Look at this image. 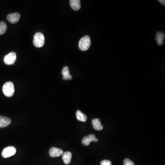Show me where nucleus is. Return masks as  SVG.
<instances>
[{"instance_id": "1", "label": "nucleus", "mask_w": 165, "mask_h": 165, "mask_svg": "<svg viewBox=\"0 0 165 165\" xmlns=\"http://www.w3.org/2000/svg\"><path fill=\"white\" fill-rule=\"evenodd\" d=\"M2 90L4 94L8 97H11L14 94L15 89L14 84L11 82H7L3 85Z\"/></svg>"}, {"instance_id": "2", "label": "nucleus", "mask_w": 165, "mask_h": 165, "mask_svg": "<svg viewBox=\"0 0 165 165\" xmlns=\"http://www.w3.org/2000/svg\"><path fill=\"white\" fill-rule=\"evenodd\" d=\"M91 45V40L89 36L88 35L82 37L79 43V46L80 50L86 51L88 50Z\"/></svg>"}, {"instance_id": "3", "label": "nucleus", "mask_w": 165, "mask_h": 165, "mask_svg": "<svg viewBox=\"0 0 165 165\" xmlns=\"http://www.w3.org/2000/svg\"><path fill=\"white\" fill-rule=\"evenodd\" d=\"M45 42V39L44 35H43L42 33L38 32L34 35L33 43L35 47L38 48L42 47L44 45Z\"/></svg>"}, {"instance_id": "4", "label": "nucleus", "mask_w": 165, "mask_h": 165, "mask_svg": "<svg viewBox=\"0 0 165 165\" xmlns=\"http://www.w3.org/2000/svg\"><path fill=\"white\" fill-rule=\"evenodd\" d=\"M17 59V55L15 53L12 52L5 56L4 62L5 63L8 65L14 63Z\"/></svg>"}, {"instance_id": "5", "label": "nucleus", "mask_w": 165, "mask_h": 165, "mask_svg": "<svg viewBox=\"0 0 165 165\" xmlns=\"http://www.w3.org/2000/svg\"><path fill=\"white\" fill-rule=\"evenodd\" d=\"M16 152V150L15 148L13 146L7 147L2 151V156L4 158H8L15 155Z\"/></svg>"}, {"instance_id": "6", "label": "nucleus", "mask_w": 165, "mask_h": 165, "mask_svg": "<svg viewBox=\"0 0 165 165\" xmlns=\"http://www.w3.org/2000/svg\"><path fill=\"white\" fill-rule=\"evenodd\" d=\"M98 141V140L95 137L94 134H90L84 137L82 140V143L84 146H88L92 141L97 142Z\"/></svg>"}, {"instance_id": "7", "label": "nucleus", "mask_w": 165, "mask_h": 165, "mask_svg": "<svg viewBox=\"0 0 165 165\" xmlns=\"http://www.w3.org/2000/svg\"><path fill=\"white\" fill-rule=\"evenodd\" d=\"M20 18V15L18 12L10 14L7 16V19L10 23L14 24L18 23Z\"/></svg>"}, {"instance_id": "8", "label": "nucleus", "mask_w": 165, "mask_h": 165, "mask_svg": "<svg viewBox=\"0 0 165 165\" xmlns=\"http://www.w3.org/2000/svg\"><path fill=\"white\" fill-rule=\"evenodd\" d=\"M63 154V151L62 149L56 147L50 148L49 151V155L50 157H59Z\"/></svg>"}, {"instance_id": "9", "label": "nucleus", "mask_w": 165, "mask_h": 165, "mask_svg": "<svg viewBox=\"0 0 165 165\" xmlns=\"http://www.w3.org/2000/svg\"><path fill=\"white\" fill-rule=\"evenodd\" d=\"M11 123L9 118L4 116H0V128L6 127Z\"/></svg>"}, {"instance_id": "10", "label": "nucleus", "mask_w": 165, "mask_h": 165, "mask_svg": "<svg viewBox=\"0 0 165 165\" xmlns=\"http://www.w3.org/2000/svg\"><path fill=\"white\" fill-rule=\"evenodd\" d=\"M72 154L69 151H66L63 153V161L65 164H69L71 162V159H72Z\"/></svg>"}, {"instance_id": "11", "label": "nucleus", "mask_w": 165, "mask_h": 165, "mask_svg": "<svg viewBox=\"0 0 165 165\" xmlns=\"http://www.w3.org/2000/svg\"><path fill=\"white\" fill-rule=\"evenodd\" d=\"M92 123L93 126V128L95 130H97V131H101V130H102L103 127L101 123V121L98 118L93 119L92 121Z\"/></svg>"}, {"instance_id": "12", "label": "nucleus", "mask_w": 165, "mask_h": 165, "mask_svg": "<svg viewBox=\"0 0 165 165\" xmlns=\"http://www.w3.org/2000/svg\"><path fill=\"white\" fill-rule=\"evenodd\" d=\"M165 35L164 33L161 32H158L156 34V40L158 45H161L164 44L163 40L165 39Z\"/></svg>"}, {"instance_id": "13", "label": "nucleus", "mask_w": 165, "mask_h": 165, "mask_svg": "<svg viewBox=\"0 0 165 165\" xmlns=\"http://www.w3.org/2000/svg\"><path fill=\"white\" fill-rule=\"evenodd\" d=\"M70 5L74 10H79L81 8L80 1L79 0H71L70 1Z\"/></svg>"}, {"instance_id": "14", "label": "nucleus", "mask_w": 165, "mask_h": 165, "mask_svg": "<svg viewBox=\"0 0 165 165\" xmlns=\"http://www.w3.org/2000/svg\"><path fill=\"white\" fill-rule=\"evenodd\" d=\"M62 74L63 75V79L64 80H71L72 79V76L69 73V69L68 67H65L63 68L62 72Z\"/></svg>"}, {"instance_id": "15", "label": "nucleus", "mask_w": 165, "mask_h": 165, "mask_svg": "<svg viewBox=\"0 0 165 165\" xmlns=\"http://www.w3.org/2000/svg\"><path fill=\"white\" fill-rule=\"evenodd\" d=\"M76 117L79 121L85 122L87 120V116L82 112L81 111L78 110L76 112Z\"/></svg>"}, {"instance_id": "16", "label": "nucleus", "mask_w": 165, "mask_h": 165, "mask_svg": "<svg viewBox=\"0 0 165 165\" xmlns=\"http://www.w3.org/2000/svg\"><path fill=\"white\" fill-rule=\"evenodd\" d=\"M7 29L6 23L4 22H1L0 23V35H2L5 33Z\"/></svg>"}, {"instance_id": "17", "label": "nucleus", "mask_w": 165, "mask_h": 165, "mask_svg": "<svg viewBox=\"0 0 165 165\" xmlns=\"http://www.w3.org/2000/svg\"><path fill=\"white\" fill-rule=\"evenodd\" d=\"M123 164H124V165H134V163L128 158H127L124 160Z\"/></svg>"}, {"instance_id": "18", "label": "nucleus", "mask_w": 165, "mask_h": 165, "mask_svg": "<svg viewBox=\"0 0 165 165\" xmlns=\"http://www.w3.org/2000/svg\"><path fill=\"white\" fill-rule=\"evenodd\" d=\"M101 165H112V162L109 160H103L102 161H101Z\"/></svg>"}, {"instance_id": "19", "label": "nucleus", "mask_w": 165, "mask_h": 165, "mask_svg": "<svg viewBox=\"0 0 165 165\" xmlns=\"http://www.w3.org/2000/svg\"><path fill=\"white\" fill-rule=\"evenodd\" d=\"M159 2L160 3H161V4L165 6V0H160L159 1Z\"/></svg>"}]
</instances>
